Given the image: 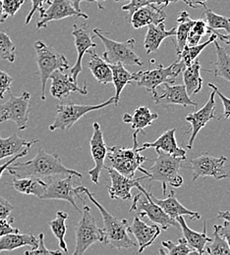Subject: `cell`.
Instances as JSON below:
<instances>
[{
    "instance_id": "1",
    "label": "cell",
    "mask_w": 230,
    "mask_h": 255,
    "mask_svg": "<svg viewBox=\"0 0 230 255\" xmlns=\"http://www.w3.org/2000/svg\"><path fill=\"white\" fill-rule=\"evenodd\" d=\"M7 171L13 177H34L39 179L59 175H75L79 178L83 177L78 171L65 167L57 153H47L43 149H38L33 159L25 162L15 161L8 167Z\"/></svg>"
},
{
    "instance_id": "2",
    "label": "cell",
    "mask_w": 230,
    "mask_h": 255,
    "mask_svg": "<svg viewBox=\"0 0 230 255\" xmlns=\"http://www.w3.org/2000/svg\"><path fill=\"white\" fill-rule=\"evenodd\" d=\"M85 194L97 206L101 214L103 220V240L101 244L117 250H128L137 247V244L129 236L128 221L126 219H118L109 213L88 189H86Z\"/></svg>"
},
{
    "instance_id": "3",
    "label": "cell",
    "mask_w": 230,
    "mask_h": 255,
    "mask_svg": "<svg viewBox=\"0 0 230 255\" xmlns=\"http://www.w3.org/2000/svg\"><path fill=\"white\" fill-rule=\"evenodd\" d=\"M158 156L154 159L153 166L149 169L150 182H160L164 194H166V187L170 185L173 188H180L183 185V178L179 175L186 157H178L166 153L161 149H156Z\"/></svg>"
},
{
    "instance_id": "4",
    "label": "cell",
    "mask_w": 230,
    "mask_h": 255,
    "mask_svg": "<svg viewBox=\"0 0 230 255\" xmlns=\"http://www.w3.org/2000/svg\"><path fill=\"white\" fill-rule=\"evenodd\" d=\"M33 47L36 53V64L40 79V98L45 100L46 82L49 80L50 75L56 70H68L70 65L62 53H59L42 40H36L33 43Z\"/></svg>"
},
{
    "instance_id": "5",
    "label": "cell",
    "mask_w": 230,
    "mask_h": 255,
    "mask_svg": "<svg viewBox=\"0 0 230 255\" xmlns=\"http://www.w3.org/2000/svg\"><path fill=\"white\" fill-rule=\"evenodd\" d=\"M104 46L103 59L108 64H123L124 66H143V61L135 51V39L119 42L108 38L99 29H94Z\"/></svg>"
},
{
    "instance_id": "6",
    "label": "cell",
    "mask_w": 230,
    "mask_h": 255,
    "mask_svg": "<svg viewBox=\"0 0 230 255\" xmlns=\"http://www.w3.org/2000/svg\"><path fill=\"white\" fill-rule=\"evenodd\" d=\"M186 68L184 63L178 59L176 62L169 65L168 67H164L160 65L158 68L148 70V71H140L136 73L135 82L138 87L145 88L148 92L152 93L153 98L158 95L157 89L165 84H173L175 79L183 72Z\"/></svg>"
},
{
    "instance_id": "7",
    "label": "cell",
    "mask_w": 230,
    "mask_h": 255,
    "mask_svg": "<svg viewBox=\"0 0 230 255\" xmlns=\"http://www.w3.org/2000/svg\"><path fill=\"white\" fill-rule=\"evenodd\" d=\"M107 157L113 169L128 178H134L137 170L150 177L149 171L142 167V164L149 159L141 154L138 146H133L132 148L116 145L107 146Z\"/></svg>"
},
{
    "instance_id": "8",
    "label": "cell",
    "mask_w": 230,
    "mask_h": 255,
    "mask_svg": "<svg viewBox=\"0 0 230 255\" xmlns=\"http://www.w3.org/2000/svg\"><path fill=\"white\" fill-rule=\"evenodd\" d=\"M111 104L117 105L114 96L110 97L105 102L96 104V105H83V104H76L72 102L58 104L56 107V115H55L54 121L51 125H49L48 128L51 131L55 129L68 130L89 112L99 110L103 107L109 106Z\"/></svg>"
},
{
    "instance_id": "9",
    "label": "cell",
    "mask_w": 230,
    "mask_h": 255,
    "mask_svg": "<svg viewBox=\"0 0 230 255\" xmlns=\"http://www.w3.org/2000/svg\"><path fill=\"white\" fill-rule=\"evenodd\" d=\"M137 189L140 193L136 194V196L133 198V203L129 211L140 210L138 216L148 217L153 223L158 224L163 231L167 230L169 227L180 228L177 220L169 217L163 208L151 198L150 191H146L145 188L140 184L137 186Z\"/></svg>"
},
{
    "instance_id": "10",
    "label": "cell",
    "mask_w": 230,
    "mask_h": 255,
    "mask_svg": "<svg viewBox=\"0 0 230 255\" xmlns=\"http://www.w3.org/2000/svg\"><path fill=\"white\" fill-rule=\"evenodd\" d=\"M75 178L79 177L75 175H59L48 178L49 182L46 183V189L41 199L64 200L69 202L78 212L81 213V209L76 203V197L81 198V194L85 193L87 188L82 184L74 187L73 182Z\"/></svg>"
},
{
    "instance_id": "11",
    "label": "cell",
    "mask_w": 230,
    "mask_h": 255,
    "mask_svg": "<svg viewBox=\"0 0 230 255\" xmlns=\"http://www.w3.org/2000/svg\"><path fill=\"white\" fill-rule=\"evenodd\" d=\"M83 216L76 227V247L73 255H84L87 250L96 243H101L103 240L102 229L98 227L96 218L92 214V210L84 203L82 210Z\"/></svg>"
},
{
    "instance_id": "12",
    "label": "cell",
    "mask_w": 230,
    "mask_h": 255,
    "mask_svg": "<svg viewBox=\"0 0 230 255\" xmlns=\"http://www.w3.org/2000/svg\"><path fill=\"white\" fill-rule=\"evenodd\" d=\"M10 98L0 104V124L12 121L20 130L28 127L29 116L31 111V94L23 92L20 96H13L10 92Z\"/></svg>"
},
{
    "instance_id": "13",
    "label": "cell",
    "mask_w": 230,
    "mask_h": 255,
    "mask_svg": "<svg viewBox=\"0 0 230 255\" xmlns=\"http://www.w3.org/2000/svg\"><path fill=\"white\" fill-rule=\"evenodd\" d=\"M226 156L215 157L208 152H203L200 156L190 161L193 170L192 181L195 182L201 177H213L215 180H223L230 178V174L226 171Z\"/></svg>"
},
{
    "instance_id": "14",
    "label": "cell",
    "mask_w": 230,
    "mask_h": 255,
    "mask_svg": "<svg viewBox=\"0 0 230 255\" xmlns=\"http://www.w3.org/2000/svg\"><path fill=\"white\" fill-rule=\"evenodd\" d=\"M69 17H80L89 19V16L84 12H78L67 0L50 1L47 8L39 11V20L36 22V29H45L48 23L53 21L63 20Z\"/></svg>"
},
{
    "instance_id": "15",
    "label": "cell",
    "mask_w": 230,
    "mask_h": 255,
    "mask_svg": "<svg viewBox=\"0 0 230 255\" xmlns=\"http://www.w3.org/2000/svg\"><path fill=\"white\" fill-rule=\"evenodd\" d=\"M72 35L74 37L75 41V47L77 50V59L76 62L71 68L70 75L73 78L75 82H77L78 76L83 70L82 60L86 52H88L89 49L96 47L97 43L94 42V37L96 35H92L90 32L89 26L87 24H81V25H73V31Z\"/></svg>"
},
{
    "instance_id": "16",
    "label": "cell",
    "mask_w": 230,
    "mask_h": 255,
    "mask_svg": "<svg viewBox=\"0 0 230 255\" xmlns=\"http://www.w3.org/2000/svg\"><path fill=\"white\" fill-rule=\"evenodd\" d=\"M93 128L94 132L90 139V147L95 166L88 171V175L94 184L99 185V176L102 169H104V159L107 155V146L104 141L103 132L98 122L93 124Z\"/></svg>"
},
{
    "instance_id": "17",
    "label": "cell",
    "mask_w": 230,
    "mask_h": 255,
    "mask_svg": "<svg viewBox=\"0 0 230 255\" xmlns=\"http://www.w3.org/2000/svg\"><path fill=\"white\" fill-rule=\"evenodd\" d=\"M105 169H107L108 171L111 182L108 188V193L111 199L131 200L133 198L131 194L132 189L137 188V186L140 184V181L149 178L148 176H144L137 179L128 178L117 172L112 167H105Z\"/></svg>"
},
{
    "instance_id": "18",
    "label": "cell",
    "mask_w": 230,
    "mask_h": 255,
    "mask_svg": "<svg viewBox=\"0 0 230 255\" xmlns=\"http://www.w3.org/2000/svg\"><path fill=\"white\" fill-rule=\"evenodd\" d=\"M49 79L51 80L50 94L54 98L61 100L65 97H68L73 93H78L80 95L86 96L88 95V89L86 85V80L84 88H80L77 85V82L73 80L71 75L64 73L63 70L54 71Z\"/></svg>"
},
{
    "instance_id": "19",
    "label": "cell",
    "mask_w": 230,
    "mask_h": 255,
    "mask_svg": "<svg viewBox=\"0 0 230 255\" xmlns=\"http://www.w3.org/2000/svg\"><path fill=\"white\" fill-rule=\"evenodd\" d=\"M215 111H216V93L213 90V92L211 93L210 97H209V100L203 106V108H201L200 110L195 111L191 114H188L185 118L186 121L189 122L192 127L191 136H190L189 142L187 144L188 149L193 148V143H194L196 136L200 132V130L208 124V122L210 120L216 118Z\"/></svg>"
},
{
    "instance_id": "20",
    "label": "cell",
    "mask_w": 230,
    "mask_h": 255,
    "mask_svg": "<svg viewBox=\"0 0 230 255\" xmlns=\"http://www.w3.org/2000/svg\"><path fill=\"white\" fill-rule=\"evenodd\" d=\"M129 233L137 240V245L139 247L138 255L142 254L147 248L152 246V244L157 240V238L162 233V228L158 224L148 225L140 219V216H135L131 225L128 228Z\"/></svg>"
},
{
    "instance_id": "21",
    "label": "cell",
    "mask_w": 230,
    "mask_h": 255,
    "mask_svg": "<svg viewBox=\"0 0 230 255\" xmlns=\"http://www.w3.org/2000/svg\"><path fill=\"white\" fill-rule=\"evenodd\" d=\"M167 15L165 8L155 4H148L133 13L130 17V22L134 29H141L149 25H158L165 22Z\"/></svg>"
},
{
    "instance_id": "22",
    "label": "cell",
    "mask_w": 230,
    "mask_h": 255,
    "mask_svg": "<svg viewBox=\"0 0 230 255\" xmlns=\"http://www.w3.org/2000/svg\"><path fill=\"white\" fill-rule=\"evenodd\" d=\"M165 87V92L163 95H157L154 97V100L157 104H163V105H181L183 107L187 106H194L197 107L198 103L191 99V96H189L186 92L184 85H169L168 83L163 84Z\"/></svg>"
},
{
    "instance_id": "23",
    "label": "cell",
    "mask_w": 230,
    "mask_h": 255,
    "mask_svg": "<svg viewBox=\"0 0 230 255\" xmlns=\"http://www.w3.org/2000/svg\"><path fill=\"white\" fill-rule=\"evenodd\" d=\"M159 118L158 113L152 112L148 107L146 106H140L137 109H135L133 115L128 113H125L123 115V122L126 124H130L132 128L134 129L133 132V142L134 146H138V140L137 135L140 131H144L145 128L149 127L153 124L155 120Z\"/></svg>"
},
{
    "instance_id": "24",
    "label": "cell",
    "mask_w": 230,
    "mask_h": 255,
    "mask_svg": "<svg viewBox=\"0 0 230 255\" xmlns=\"http://www.w3.org/2000/svg\"><path fill=\"white\" fill-rule=\"evenodd\" d=\"M150 196L172 219H176L178 216H188L191 220H199L201 217L200 213L189 210L188 208L183 206L177 199L176 194L173 190L170 191L169 194L165 197V199L157 198L152 193H150Z\"/></svg>"
},
{
    "instance_id": "25",
    "label": "cell",
    "mask_w": 230,
    "mask_h": 255,
    "mask_svg": "<svg viewBox=\"0 0 230 255\" xmlns=\"http://www.w3.org/2000/svg\"><path fill=\"white\" fill-rule=\"evenodd\" d=\"M175 128H170L160 135L154 142H146L142 146H138L139 151H143L148 148L161 149L166 153L172 154L178 157H186V150L179 147L175 138Z\"/></svg>"
},
{
    "instance_id": "26",
    "label": "cell",
    "mask_w": 230,
    "mask_h": 255,
    "mask_svg": "<svg viewBox=\"0 0 230 255\" xmlns=\"http://www.w3.org/2000/svg\"><path fill=\"white\" fill-rule=\"evenodd\" d=\"M176 220L180 225L183 238L187 241L188 245L197 253L198 255H205V248L207 244L212 242V239L207 236V222H204L203 233H198L188 227L184 219V216H178Z\"/></svg>"
},
{
    "instance_id": "27",
    "label": "cell",
    "mask_w": 230,
    "mask_h": 255,
    "mask_svg": "<svg viewBox=\"0 0 230 255\" xmlns=\"http://www.w3.org/2000/svg\"><path fill=\"white\" fill-rule=\"evenodd\" d=\"M175 33L176 28H172L169 31L165 30V22L160 23L158 25H149L148 32L146 33L144 39V47L146 49L147 54L156 52L160 48L162 42L165 38L175 36Z\"/></svg>"
},
{
    "instance_id": "28",
    "label": "cell",
    "mask_w": 230,
    "mask_h": 255,
    "mask_svg": "<svg viewBox=\"0 0 230 255\" xmlns=\"http://www.w3.org/2000/svg\"><path fill=\"white\" fill-rule=\"evenodd\" d=\"M37 142L38 139L26 140L16 132L5 138L0 136V160L14 156L25 148H31Z\"/></svg>"
},
{
    "instance_id": "29",
    "label": "cell",
    "mask_w": 230,
    "mask_h": 255,
    "mask_svg": "<svg viewBox=\"0 0 230 255\" xmlns=\"http://www.w3.org/2000/svg\"><path fill=\"white\" fill-rule=\"evenodd\" d=\"M23 247H30L33 250L37 247V238L32 234L11 233L0 237V254L2 252H12Z\"/></svg>"
},
{
    "instance_id": "30",
    "label": "cell",
    "mask_w": 230,
    "mask_h": 255,
    "mask_svg": "<svg viewBox=\"0 0 230 255\" xmlns=\"http://www.w3.org/2000/svg\"><path fill=\"white\" fill-rule=\"evenodd\" d=\"M12 188L20 193L34 195L41 199L46 189V183L34 177H14Z\"/></svg>"
},
{
    "instance_id": "31",
    "label": "cell",
    "mask_w": 230,
    "mask_h": 255,
    "mask_svg": "<svg viewBox=\"0 0 230 255\" xmlns=\"http://www.w3.org/2000/svg\"><path fill=\"white\" fill-rule=\"evenodd\" d=\"M90 54V60L88 61V68L92 72L95 79L99 84L107 85L112 83V72L110 65L102 59L97 52L92 49L88 50Z\"/></svg>"
},
{
    "instance_id": "32",
    "label": "cell",
    "mask_w": 230,
    "mask_h": 255,
    "mask_svg": "<svg viewBox=\"0 0 230 255\" xmlns=\"http://www.w3.org/2000/svg\"><path fill=\"white\" fill-rule=\"evenodd\" d=\"M112 72V83L115 88V96L116 104L118 105L120 101V96L123 89L127 85H133L136 79V73H130L126 70L123 64H109Z\"/></svg>"
},
{
    "instance_id": "33",
    "label": "cell",
    "mask_w": 230,
    "mask_h": 255,
    "mask_svg": "<svg viewBox=\"0 0 230 255\" xmlns=\"http://www.w3.org/2000/svg\"><path fill=\"white\" fill-rule=\"evenodd\" d=\"M201 63L196 59L190 66L183 70V81L187 94L190 96L198 94L203 87V79L201 77Z\"/></svg>"
},
{
    "instance_id": "34",
    "label": "cell",
    "mask_w": 230,
    "mask_h": 255,
    "mask_svg": "<svg viewBox=\"0 0 230 255\" xmlns=\"http://www.w3.org/2000/svg\"><path fill=\"white\" fill-rule=\"evenodd\" d=\"M194 21L195 20L191 19L190 15L186 11L180 12V14L177 17L178 25L176 27V33H175V36H176L175 52H176L177 56L181 53V51L187 44V37H188V34L194 24Z\"/></svg>"
},
{
    "instance_id": "35",
    "label": "cell",
    "mask_w": 230,
    "mask_h": 255,
    "mask_svg": "<svg viewBox=\"0 0 230 255\" xmlns=\"http://www.w3.org/2000/svg\"><path fill=\"white\" fill-rule=\"evenodd\" d=\"M208 32L211 33V36L207 41H205L204 43H199L196 45L186 44L183 50L181 51V53L178 55V58L184 63L186 67L193 63L197 59L198 56L202 53V51L218 38L216 30H211L208 28Z\"/></svg>"
},
{
    "instance_id": "36",
    "label": "cell",
    "mask_w": 230,
    "mask_h": 255,
    "mask_svg": "<svg viewBox=\"0 0 230 255\" xmlns=\"http://www.w3.org/2000/svg\"><path fill=\"white\" fill-rule=\"evenodd\" d=\"M213 43L216 47L217 60L215 64L216 67L212 72L216 77L222 78L230 83V55L228 53L226 47L220 45L217 39Z\"/></svg>"
},
{
    "instance_id": "37",
    "label": "cell",
    "mask_w": 230,
    "mask_h": 255,
    "mask_svg": "<svg viewBox=\"0 0 230 255\" xmlns=\"http://www.w3.org/2000/svg\"><path fill=\"white\" fill-rule=\"evenodd\" d=\"M68 217L69 215L66 213L65 211H57L55 219L49 223V228L52 234L54 235V237L57 239L59 248L64 254L68 253V248L65 242L66 231H67L66 220L68 219Z\"/></svg>"
},
{
    "instance_id": "38",
    "label": "cell",
    "mask_w": 230,
    "mask_h": 255,
    "mask_svg": "<svg viewBox=\"0 0 230 255\" xmlns=\"http://www.w3.org/2000/svg\"><path fill=\"white\" fill-rule=\"evenodd\" d=\"M163 248L160 249V254L165 255H198L197 253L188 245L187 241L182 238L178 240V244L171 241L162 242Z\"/></svg>"
},
{
    "instance_id": "39",
    "label": "cell",
    "mask_w": 230,
    "mask_h": 255,
    "mask_svg": "<svg viewBox=\"0 0 230 255\" xmlns=\"http://www.w3.org/2000/svg\"><path fill=\"white\" fill-rule=\"evenodd\" d=\"M214 239L205 248V255H230V247L226 239L219 233L218 226L214 225Z\"/></svg>"
},
{
    "instance_id": "40",
    "label": "cell",
    "mask_w": 230,
    "mask_h": 255,
    "mask_svg": "<svg viewBox=\"0 0 230 255\" xmlns=\"http://www.w3.org/2000/svg\"><path fill=\"white\" fill-rule=\"evenodd\" d=\"M204 16L206 19V23L208 28L211 30H226L227 32H230V18L219 15L213 12L211 9L205 7Z\"/></svg>"
},
{
    "instance_id": "41",
    "label": "cell",
    "mask_w": 230,
    "mask_h": 255,
    "mask_svg": "<svg viewBox=\"0 0 230 255\" xmlns=\"http://www.w3.org/2000/svg\"><path fill=\"white\" fill-rule=\"evenodd\" d=\"M16 45L11 39L10 35L4 32H0V59L7 60L10 63L15 62Z\"/></svg>"
},
{
    "instance_id": "42",
    "label": "cell",
    "mask_w": 230,
    "mask_h": 255,
    "mask_svg": "<svg viewBox=\"0 0 230 255\" xmlns=\"http://www.w3.org/2000/svg\"><path fill=\"white\" fill-rule=\"evenodd\" d=\"M62 251H49L46 249L44 245V235L40 233L37 236V247L31 251L25 252V255H63Z\"/></svg>"
},
{
    "instance_id": "43",
    "label": "cell",
    "mask_w": 230,
    "mask_h": 255,
    "mask_svg": "<svg viewBox=\"0 0 230 255\" xmlns=\"http://www.w3.org/2000/svg\"><path fill=\"white\" fill-rule=\"evenodd\" d=\"M3 9L8 17H13L21 9L25 0H1Z\"/></svg>"
},
{
    "instance_id": "44",
    "label": "cell",
    "mask_w": 230,
    "mask_h": 255,
    "mask_svg": "<svg viewBox=\"0 0 230 255\" xmlns=\"http://www.w3.org/2000/svg\"><path fill=\"white\" fill-rule=\"evenodd\" d=\"M13 81L14 79L9 74L0 70V99L4 98L5 94L10 92Z\"/></svg>"
},
{
    "instance_id": "45",
    "label": "cell",
    "mask_w": 230,
    "mask_h": 255,
    "mask_svg": "<svg viewBox=\"0 0 230 255\" xmlns=\"http://www.w3.org/2000/svg\"><path fill=\"white\" fill-rule=\"evenodd\" d=\"M32 2V8L30 10V12L28 13L27 17H26V20H25V24L28 25L31 20L33 19V15L38 11L44 9V6L45 5H48L50 3V0H31Z\"/></svg>"
},
{
    "instance_id": "46",
    "label": "cell",
    "mask_w": 230,
    "mask_h": 255,
    "mask_svg": "<svg viewBox=\"0 0 230 255\" xmlns=\"http://www.w3.org/2000/svg\"><path fill=\"white\" fill-rule=\"evenodd\" d=\"M209 87L215 91L216 95H218V96H220V98H221V100H222V102H223V104H224V109H225V111H224V117H225L226 119H230V98L227 97L226 96H224V95L220 92V90L218 89V87H217L216 85H214V84H212V83H209Z\"/></svg>"
},
{
    "instance_id": "47",
    "label": "cell",
    "mask_w": 230,
    "mask_h": 255,
    "mask_svg": "<svg viewBox=\"0 0 230 255\" xmlns=\"http://www.w3.org/2000/svg\"><path fill=\"white\" fill-rule=\"evenodd\" d=\"M14 222L13 218H3L0 219V237L5 236L7 234H11V233H19V229L14 228L12 226V224Z\"/></svg>"
},
{
    "instance_id": "48",
    "label": "cell",
    "mask_w": 230,
    "mask_h": 255,
    "mask_svg": "<svg viewBox=\"0 0 230 255\" xmlns=\"http://www.w3.org/2000/svg\"><path fill=\"white\" fill-rule=\"evenodd\" d=\"M14 208V205L0 194V219L8 218Z\"/></svg>"
},
{
    "instance_id": "49",
    "label": "cell",
    "mask_w": 230,
    "mask_h": 255,
    "mask_svg": "<svg viewBox=\"0 0 230 255\" xmlns=\"http://www.w3.org/2000/svg\"><path fill=\"white\" fill-rule=\"evenodd\" d=\"M145 5H148V0H130L129 4L122 6V10L129 13V19H130V17L135 11H137L139 8Z\"/></svg>"
},
{
    "instance_id": "50",
    "label": "cell",
    "mask_w": 230,
    "mask_h": 255,
    "mask_svg": "<svg viewBox=\"0 0 230 255\" xmlns=\"http://www.w3.org/2000/svg\"><path fill=\"white\" fill-rule=\"evenodd\" d=\"M29 149H30V148H25L23 151H21V152L17 153L16 155H14L11 159L8 160V161H6L5 163H3L2 165H0V179H1L2 175L4 174V172H5V171H7L8 167H9L12 163H14L15 161H17V160H19L20 158H23V157L27 156Z\"/></svg>"
},
{
    "instance_id": "51",
    "label": "cell",
    "mask_w": 230,
    "mask_h": 255,
    "mask_svg": "<svg viewBox=\"0 0 230 255\" xmlns=\"http://www.w3.org/2000/svg\"><path fill=\"white\" fill-rule=\"evenodd\" d=\"M191 32L203 37L208 32V25H207L206 21L203 19L195 20L194 24L191 28Z\"/></svg>"
},
{
    "instance_id": "52",
    "label": "cell",
    "mask_w": 230,
    "mask_h": 255,
    "mask_svg": "<svg viewBox=\"0 0 230 255\" xmlns=\"http://www.w3.org/2000/svg\"><path fill=\"white\" fill-rule=\"evenodd\" d=\"M219 233L226 239V241L229 244L230 250V224L228 223L227 221L224 223V225H217Z\"/></svg>"
},
{
    "instance_id": "53",
    "label": "cell",
    "mask_w": 230,
    "mask_h": 255,
    "mask_svg": "<svg viewBox=\"0 0 230 255\" xmlns=\"http://www.w3.org/2000/svg\"><path fill=\"white\" fill-rule=\"evenodd\" d=\"M181 1H183L189 7L193 8V9H197L198 7H200V6L206 7V2L208 0H181Z\"/></svg>"
},
{
    "instance_id": "54",
    "label": "cell",
    "mask_w": 230,
    "mask_h": 255,
    "mask_svg": "<svg viewBox=\"0 0 230 255\" xmlns=\"http://www.w3.org/2000/svg\"><path fill=\"white\" fill-rule=\"evenodd\" d=\"M178 1H180V0H148V4H155V5L162 6L165 8L170 3H176Z\"/></svg>"
},
{
    "instance_id": "55",
    "label": "cell",
    "mask_w": 230,
    "mask_h": 255,
    "mask_svg": "<svg viewBox=\"0 0 230 255\" xmlns=\"http://www.w3.org/2000/svg\"><path fill=\"white\" fill-rule=\"evenodd\" d=\"M218 218L224 219L225 221H227L228 223L230 224V210H226V211H219V212H218Z\"/></svg>"
},
{
    "instance_id": "56",
    "label": "cell",
    "mask_w": 230,
    "mask_h": 255,
    "mask_svg": "<svg viewBox=\"0 0 230 255\" xmlns=\"http://www.w3.org/2000/svg\"><path fill=\"white\" fill-rule=\"evenodd\" d=\"M216 33H217L218 37H219L222 41H224L226 44L230 45V32L229 34H222V33H220V32H218L216 31Z\"/></svg>"
},
{
    "instance_id": "57",
    "label": "cell",
    "mask_w": 230,
    "mask_h": 255,
    "mask_svg": "<svg viewBox=\"0 0 230 255\" xmlns=\"http://www.w3.org/2000/svg\"><path fill=\"white\" fill-rule=\"evenodd\" d=\"M8 18V15L5 13L4 9H3V5H2V1L0 0V24L4 23Z\"/></svg>"
},
{
    "instance_id": "58",
    "label": "cell",
    "mask_w": 230,
    "mask_h": 255,
    "mask_svg": "<svg viewBox=\"0 0 230 255\" xmlns=\"http://www.w3.org/2000/svg\"><path fill=\"white\" fill-rule=\"evenodd\" d=\"M78 12H82V9H81V6H80V4H81V2L82 1H84V0H67Z\"/></svg>"
},
{
    "instance_id": "59",
    "label": "cell",
    "mask_w": 230,
    "mask_h": 255,
    "mask_svg": "<svg viewBox=\"0 0 230 255\" xmlns=\"http://www.w3.org/2000/svg\"><path fill=\"white\" fill-rule=\"evenodd\" d=\"M84 1H87V2H94V3H97L98 7H99L100 10H104V6L102 5L104 1L106 0H84ZM115 2H120V1H125V0H113Z\"/></svg>"
}]
</instances>
